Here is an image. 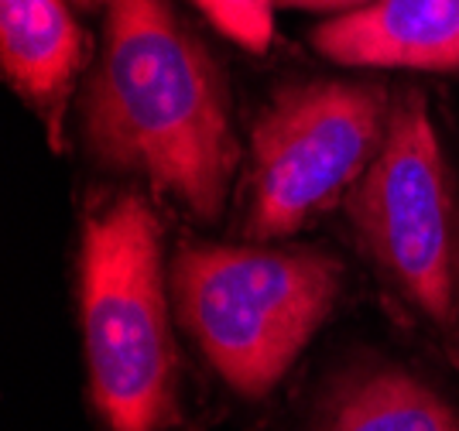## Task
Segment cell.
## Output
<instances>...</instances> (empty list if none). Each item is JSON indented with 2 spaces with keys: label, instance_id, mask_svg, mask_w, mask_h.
<instances>
[{
  "label": "cell",
  "instance_id": "6da1fadb",
  "mask_svg": "<svg viewBox=\"0 0 459 431\" xmlns=\"http://www.w3.org/2000/svg\"><path fill=\"white\" fill-rule=\"evenodd\" d=\"M86 137L117 171L144 175L199 220H220L237 171L227 86L165 0H107Z\"/></svg>",
  "mask_w": 459,
  "mask_h": 431
},
{
  "label": "cell",
  "instance_id": "7a4b0ae2",
  "mask_svg": "<svg viewBox=\"0 0 459 431\" xmlns=\"http://www.w3.org/2000/svg\"><path fill=\"white\" fill-rule=\"evenodd\" d=\"M79 308L90 391L107 431H189L178 404L161 226L127 192L82 226Z\"/></svg>",
  "mask_w": 459,
  "mask_h": 431
},
{
  "label": "cell",
  "instance_id": "3957f363",
  "mask_svg": "<svg viewBox=\"0 0 459 431\" xmlns=\"http://www.w3.org/2000/svg\"><path fill=\"white\" fill-rule=\"evenodd\" d=\"M340 274V261L316 246L186 240L172 261L175 312L237 394L261 397L329 319Z\"/></svg>",
  "mask_w": 459,
  "mask_h": 431
},
{
  "label": "cell",
  "instance_id": "277c9868",
  "mask_svg": "<svg viewBox=\"0 0 459 431\" xmlns=\"http://www.w3.org/2000/svg\"><path fill=\"white\" fill-rule=\"evenodd\" d=\"M367 257L439 336L459 370V206L421 93L391 107L387 134L346 199Z\"/></svg>",
  "mask_w": 459,
  "mask_h": 431
},
{
  "label": "cell",
  "instance_id": "5b68a950",
  "mask_svg": "<svg viewBox=\"0 0 459 431\" xmlns=\"http://www.w3.org/2000/svg\"><path fill=\"white\" fill-rule=\"evenodd\" d=\"M391 96L377 82L285 86L254 124L247 237L278 240L333 206L377 158L391 120Z\"/></svg>",
  "mask_w": 459,
  "mask_h": 431
},
{
  "label": "cell",
  "instance_id": "8992f818",
  "mask_svg": "<svg viewBox=\"0 0 459 431\" xmlns=\"http://www.w3.org/2000/svg\"><path fill=\"white\" fill-rule=\"evenodd\" d=\"M312 45L343 65L459 69V0H374L312 31Z\"/></svg>",
  "mask_w": 459,
  "mask_h": 431
},
{
  "label": "cell",
  "instance_id": "52a82bcc",
  "mask_svg": "<svg viewBox=\"0 0 459 431\" xmlns=\"http://www.w3.org/2000/svg\"><path fill=\"white\" fill-rule=\"evenodd\" d=\"M79 28L62 0H0L4 73L31 107H39L52 141L62 134V110L79 65Z\"/></svg>",
  "mask_w": 459,
  "mask_h": 431
},
{
  "label": "cell",
  "instance_id": "ba28073f",
  "mask_svg": "<svg viewBox=\"0 0 459 431\" xmlns=\"http://www.w3.org/2000/svg\"><path fill=\"white\" fill-rule=\"evenodd\" d=\"M323 431H459V418L415 376L384 370L353 384Z\"/></svg>",
  "mask_w": 459,
  "mask_h": 431
},
{
  "label": "cell",
  "instance_id": "9c48e42d",
  "mask_svg": "<svg viewBox=\"0 0 459 431\" xmlns=\"http://www.w3.org/2000/svg\"><path fill=\"white\" fill-rule=\"evenodd\" d=\"M216 31L250 52H264L274 35V0H192Z\"/></svg>",
  "mask_w": 459,
  "mask_h": 431
},
{
  "label": "cell",
  "instance_id": "30bf717a",
  "mask_svg": "<svg viewBox=\"0 0 459 431\" xmlns=\"http://www.w3.org/2000/svg\"><path fill=\"white\" fill-rule=\"evenodd\" d=\"M281 7H302V11H357L374 0H278Z\"/></svg>",
  "mask_w": 459,
  "mask_h": 431
}]
</instances>
